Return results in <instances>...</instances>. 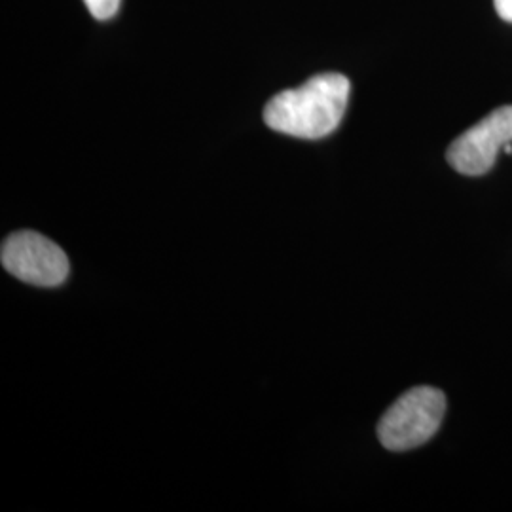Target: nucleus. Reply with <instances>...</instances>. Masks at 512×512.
<instances>
[{
    "instance_id": "obj_1",
    "label": "nucleus",
    "mask_w": 512,
    "mask_h": 512,
    "mask_svg": "<svg viewBox=\"0 0 512 512\" xmlns=\"http://www.w3.org/2000/svg\"><path fill=\"white\" fill-rule=\"evenodd\" d=\"M351 84L344 74L325 73L277 93L264 107L268 128L298 139H323L336 131L348 109Z\"/></svg>"
},
{
    "instance_id": "obj_2",
    "label": "nucleus",
    "mask_w": 512,
    "mask_h": 512,
    "mask_svg": "<svg viewBox=\"0 0 512 512\" xmlns=\"http://www.w3.org/2000/svg\"><path fill=\"white\" fill-rule=\"evenodd\" d=\"M446 414V397L440 389L420 385L404 393L378 423V439L391 452L414 450L439 431Z\"/></svg>"
},
{
    "instance_id": "obj_3",
    "label": "nucleus",
    "mask_w": 512,
    "mask_h": 512,
    "mask_svg": "<svg viewBox=\"0 0 512 512\" xmlns=\"http://www.w3.org/2000/svg\"><path fill=\"white\" fill-rule=\"evenodd\" d=\"M0 260L8 274L37 287H59L69 277V258L52 239L23 230L4 239Z\"/></svg>"
},
{
    "instance_id": "obj_4",
    "label": "nucleus",
    "mask_w": 512,
    "mask_h": 512,
    "mask_svg": "<svg viewBox=\"0 0 512 512\" xmlns=\"http://www.w3.org/2000/svg\"><path fill=\"white\" fill-rule=\"evenodd\" d=\"M509 143H512L511 105L495 109L459 135L448 148L446 158L461 175L478 177L494 167L499 152Z\"/></svg>"
},
{
    "instance_id": "obj_5",
    "label": "nucleus",
    "mask_w": 512,
    "mask_h": 512,
    "mask_svg": "<svg viewBox=\"0 0 512 512\" xmlns=\"http://www.w3.org/2000/svg\"><path fill=\"white\" fill-rule=\"evenodd\" d=\"M84 4L88 6L93 18L101 21L114 18L120 8V0H84Z\"/></svg>"
},
{
    "instance_id": "obj_6",
    "label": "nucleus",
    "mask_w": 512,
    "mask_h": 512,
    "mask_svg": "<svg viewBox=\"0 0 512 512\" xmlns=\"http://www.w3.org/2000/svg\"><path fill=\"white\" fill-rule=\"evenodd\" d=\"M494 6L499 18L512 23V0H494Z\"/></svg>"
}]
</instances>
